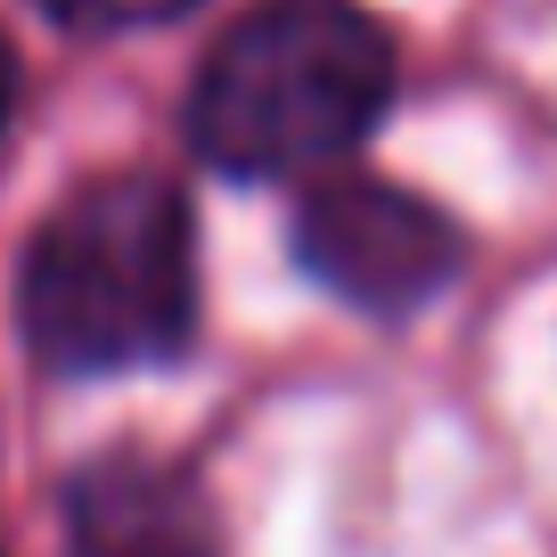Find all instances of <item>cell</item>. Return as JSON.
<instances>
[{"label":"cell","mask_w":557,"mask_h":557,"mask_svg":"<svg viewBox=\"0 0 557 557\" xmlns=\"http://www.w3.org/2000/svg\"><path fill=\"white\" fill-rule=\"evenodd\" d=\"M296 262L352 312L401 320L459 271V222L369 173L312 181L296 206Z\"/></svg>","instance_id":"3"},{"label":"cell","mask_w":557,"mask_h":557,"mask_svg":"<svg viewBox=\"0 0 557 557\" xmlns=\"http://www.w3.org/2000/svg\"><path fill=\"white\" fill-rule=\"evenodd\" d=\"M17 329L58 377H115L189 352V206L157 173H99L50 206L17 271Z\"/></svg>","instance_id":"1"},{"label":"cell","mask_w":557,"mask_h":557,"mask_svg":"<svg viewBox=\"0 0 557 557\" xmlns=\"http://www.w3.org/2000/svg\"><path fill=\"white\" fill-rule=\"evenodd\" d=\"M9 107H17V66H9V41H0V132H9Z\"/></svg>","instance_id":"6"},{"label":"cell","mask_w":557,"mask_h":557,"mask_svg":"<svg viewBox=\"0 0 557 557\" xmlns=\"http://www.w3.org/2000/svg\"><path fill=\"white\" fill-rule=\"evenodd\" d=\"M34 9L66 34H139V25H181L206 0H34Z\"/></svg>","instance_id":"5"},{"label":"cell","mask_w":557,"mask_h":557,"mask_svg":"<svg viewBox=\"0 0 557 557\" xmlns=\"http://www.w3.org/2000/svg\"><path fill=\"white\" fill-rule=\"evenodd\" d=\"M394 99V41L352 0H262L189 83V148L230 181L329 173Z\"/></svg>","instance_id":"2"},{"label":"cell","mask_w":557,"mask_h":557,"mask_svg":"<svg viewBox=\"0 0 557 557\" xmlns=\"http://www.w3.org/2000/svg\"><path fill=\"white\" fill-rule=\"evenodd\" d=\"M66 541L74 557H222L213 500L164 459H99L66 492Z\"/></svg>","instance_id":"4"}]
</instances>
